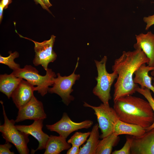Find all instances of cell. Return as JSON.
Returning a JSON list of instances; mask_svg holds the SVG:
<instances>
[{
    "instance_id": "30",
    "label": "cell",
    "mask_w": 154,
    "mask_h": 154,
    "mask_svg": "<svg viewBox=\"0 0 154 154\" xmlns=\"http://www.w3.org/2000/svg\"><path fill=\"white\" fill-rule=\"evenodd\" d=\"M43 3L48 8L52 6V5L50 3L49 0H41Z\"/></svg>"
},
{
    "instance_id": "17",
    "label": "cell",
    "mask_w": 154,
    "mask_h": 154,
    "mask_svg": "<svg viewBox=\"0 0 154 154\" xmlns=\"http://www.w3.org/2000/svg\"><path fill=\"white\" fill-rule=\"evenodd\" d=\"M146 132V128L138 125L127 123L119 120L116 123L114 132L116 135H128L139 136Z\"/></svg>"
},
{
    "instance_id": "14",
    "label": "cell",
    "mask_w": 154,
    "mask_h": 154,
    "mask_svg": "<svg viewBox=\"0 0 154 154\" xmlns=\"http://www.w3.org/2000/svg\"><path fill=\"white\" fill-rule=\"evenodd\" d=\"M137 42L134 45L135 49L140 48L149 59L148 65L154 67V34L151 31L136 35Z\"/></svg>"
},
{
    "instance_id": "22",
    "label": "cell",
    "mask_w": 154,
    "mask_h": 154,
    "mask_svg": "<svg viewBox=\"0 0 154 154\" xmlns=\"http://www.w3.org/2000/svg\"><path fill=\"white\" fill-rule=\"evenodd\" d=\"M91 132L83 133L80 132H76L68 140L67 142L72 145L80 147L86 140L90 136Z\"/></svg>"
},
{
    "instance_id": "20",
    "label": "cell",
    "mask_w": 154,
    "mask_h": 154,
    "mask_svg": "<svg viewBox=\"0 0 154 154\" xmlns=\"http://www.w3.org/2000/svg\"><path fill=\"white\" fill-rule=\"evenodd\" d=\"M99 141L96 154H110L113 148L116 145L119 139L118 135L114 132Z\"/></svg>"
},
{
    "instance_id": "23",
    "label": "cell",
    "mask_w": 154,
    "mask_h": 154,
    "mask_svg": "<svg viewBox=\"0 0 154 154\" xmlns=\"http://www.w3.org/2000/svg\"><path fill=\"white\" fill-rule=\"evenodd\" d=\"M136 92L143 96L147 100L150 104L154 112V98L152 96L150 90L147 88H142L139 86L137 88ZM154 128V121L150 126L146 129V132Z\"/></svg>"
},
{
    "instance_id": "3",
    "label": "cell",
    "mask_w": 154,
    "mask_h": 154,
    "mask_svg": "<svg viewBox=\"0 0 154 154\" xmlns=\"http://www.w3.org/2000/svg\"><path fill=\"white\" fill-rule=\"evenodd\" d=\"M107 59V56H105L100 61L94 60L98 75L95 78L97 84L94 88L92 92L103 103L109 105V101L111 98L110 94L111 87L118 75L116 72L110 73L107 71L106 64Z\"/></svg>"
},
{
    "instance_id": "1",
    "label": "cell",
    "mask_w": 154,
    "mask_h": 154,
    "mask_svg": "<svg viewBox=\"0 0 154 154\" xmlns=\"http://www.w3.org/2000/svg\"><path fill=\"white\" fill-rule=\"evenodd\" d=\"M149 62V59L140 48L133 51H123L115 60L112 69L118 76L114 85V102L121 97L132 95L136 92L139 86L133 82V75L141 65L148 64Z\"/></svg>"
},
{
    "instance_id": "32",
    "label": "cell",
    "mask_w": 154,
    "mask_h": 154,
    "mask_svg": "<svg viewBox=\"0 0 154 154\" xmlns=\"http://www.w3.org/2000/svg\"><path fill=\"white\" fill-rule=\"evenodd\" d=\"M151 76H153V80L154 81L153 82V85L154 86V70H152V71L151 72Z\"/></svg>"
},
{
    "instance_id": "24",
    "label": "cell",
    "mask_w": 154,
    "mask_h": 154,
    "mask_svg": "<svg viewBox=\"0 0 154 154\" xmlns=\"http://www.w3.org/2000/svg\"><path fill=\"white\" fill-rule=\"evenodd\" d=\"M131 142L129 136L126 137V141L123 147L120 149L112 152V154H131Z\"/></svg>"
},
{
    "instance_id": "11",
    "label": "cell",
    "mask_w": 154,
    "mask_h": 154,
    "mask_svg": "<svg viewBox=\"0 0 154 154\" xmlns=\"http://www.w3.org/2000/svg\"><path fill=\"white\" fill-rule=\"evenodd\" d=\"M131 154H154V128L139 136H129Z\"/></svg>"
},
{
    "instance_id": "13",
    "label": "cell",
    "mask_w": 154,
    "mask_h": 154,
    "mask_svg": "<svg viewBox=\"0 0 154 154\" xmlns=\"http://www.w3.org/2000/svg\"><path fill=\"white\" fill-rule=\"evenodd\" d=\"M36 90V87L23 79L11 95L14 103L19 109L27 104L34 95L33 92Z\"/></svg>"
},
{
    "instance_id": "4",
    "label": "cell",
    "mask_w": 154,
    "mask_h": 154,
    "mask_svg": "<svg viewBox=\"0 0 154 154\" xmlns=\"http://www.w3.org/2000/svg\"><path fill=\"white\" fill-rule=\"evenodd\" d=\"M11 73L17 77L26 80L34 86H37L36 91L42 96L47 94L49 86L53 85V79L57 76L52 69L49 68L46 71L45 75L42 76L35 68L27 65L23 68L13 70Z\"/></svg>"
},
{
    "instance_id": "18",
    "label": "cell",
    "mask_w": 154,
    "mask_h": 154,
    "mask_svg": "<svg viewBox=\"0 0 154 154\" xmlns=\"http://www.w3.org/2000/svg\"><path fill=\"white\" fill-rule=\"evenodd\" d=\"M23 79L17 77L12 73L0 75V91L9 98L14 91Z\"/></svg>"
},
{
    "instance_id": "28",
    "label": "cell",
    "mask_w": 154,
    "mask_h": 154,
    "mask_svg": "<svg viewBox=\"0 0 154 154\" xmlns=\"http://www.w3.org/2000/svg\"><path fill=\"white\" fill-rule=\"evenodd\" d=\"M12 0H1L0 4L3 7L4 9H5L8 7L9 5L11 3Z\"/></svg>"
},
{
    "instance_id": "26",
    "label": "cell",
    "mask_w": 154,
    "mask_h": 154,
    "mask_svg": "<svg viewBox=\"0 0 154 154\" xmlns=\"http://www.w3.org/2000/svg\"><path fill=\"white\" fill-rule=\"evenodd\" d=\"M143 20L146 24L145 30H147L154 25V14L144 17Z\"/></svg>"
},
{
    "instance_id": "25",
    "label": "cell",
    "mask_w": 154,
    "mask_h": 154,
    "mask_svg": "<svg viewBox=\"0 0 154 154\" xmlns=\"http://www.w3.org/2000/svg\"><path fill=\"white\" fill-rule=\"evenodd\" d=\"M12 145L9 142H6L4 144L0 145V154H14L13 152L11 151L10 149L12 147Z\"/></svg>"
},
{
    "instance_id": "31",
    "label": "cell",
    "mask_w": 154,
    "mask_h": 154,
    "mask_svg": "<svg viewBox=\"0 0 154 154\" xmlns=\"http://www.w3.org/2000/svg\"><path fill=\"white\" fill-rule=\"evenodd\" d=\"M4 8L1 4H0V22L1 23L3 17V11Z\"/></svg>"
},
{
    "instance_id": "8",
    "label": "cell",
    "mask_w": 154,
    "mask_h": 154,
    "mask_svg": "<svg viewBox=\"0 0 154 154\" xmlns=\"http://www.w3.org/2000/svg\"><path fill=\"white\" fill-rule=\"evenodd\" d=\"M19 35L21 37L33 42L35 44V55L33 60V64L36 66L41 65L46 71L48 68L49 63L54 62L57 58V55L53 49L56 37L52 35L49 40L38 42Z\"/></svg>"
},
{
    "instance_id": "6",
    "label": "cell",
    "mask_w": 154,
    "mask_h": 154,
    "mask_svg": "<svg viewBox=\"0 0 154 154\" xmlns=\"http://www.w3.org/2000/svg\"><path fill=\"white\" fill-rule=\"evenodd\" d=\"M83 106L91 108L94 110L102 133L100 137L101 138L114 132L115 126L119 119L113 108L103 103L98 106H95L84 102Z\"/></svg>"
},
{
    "instance_id": "21",
    "label": "cell",
    "mask_w": 154,
    "mask_h": 154,
    "mask_svg": "<svg viewBox=\"0 0 154 154\" xmlns=\"http://www.w3.org/2000/svg\"><path fill=\"white\" fill-rule=\"evenodd\" d=\"M9 55L7 57H3L0 55V63L7 66L13 70L20 68L19 64L15 63L14 60L15 58L19 57L18 52L15 51L12 53L11 51H9Z\"/></svg>"
},
{
    "instance_id": "12",
    "label": "cell",
    "mask_w": 154,
    "mask_h": 154,
    "mask_svg": "<svg viewBox=\"0 0 154 154\" xmlns=\"http://www.w3.org/2000/svg\"><path fill=\"white\" fill-rule=\"evenodd\" d=\"M43 119L34 120L33 123L29 125H16L15 126L19 131L31 135L37 139L39 142L37 149L32 151V153L36 151L45 149L49 136L43 131Z\"/></svg>"
},
{
    "instance_id": "2",
    "label": "cell",
    "mask_w": 154,
    "mask_h": 154,
    "mask_svg": "<svg viewBox=\"0 0 154 154\" xmlns=\"http://www.w3.org/2000/svg\"><path fill=\"white\" fill-rule=\"evenodd\" d=\"M113 108L119 120L145 128L154 121V112L148 101L132 95L121 97L114 102Z\"/></svg>"
},
{
    "instance_id": "5",
    "label": "cell",
    "mask_w": 154,
    "mask_h": 154,
    "mask_svg": "<svg viewBox=\"0 0 154 154\" xmlns=\"http://www.w3.org/2000/svg\"><path fill=\"white\" fill-rule=\"evenodd\" d=\"M3 110L4 124L0 126V131L6 142L13 144L20 154H28L29 150L27 144L29 141V135L19 130L15 125L16 122L13 119L9 120L6 114L3 102L0 101Z\"/></svg>"
},
{
    "instance_id": "27",
    "label": "cell",
    "mask_w": 154,
    "mask_h": 154,
    "mask_svg": "<svg viewBox=\"0 0 154 154\" xmlns=\"http://www.w3.org/2000/svg\"><path fill=\"white\" fill-rule=\"evenodd\" d=\"M80 148L79 147L75 145H72V147L68 149L67 154H79Z\"/></svg>"
},
{
    "instance_id": "29",
    "label": "cell",
    "mask_w": 154,
    "mask_h": 154,
    "mask_svg": "<svg viewBox=\"0 0 154 154\" xmlns=\"http://www.w3.org/2000/svg\"><path fill=\"white\" fill-rule=\"evenodd\" d=\"M34 1L37 4H39L43 9L46 10L50 12V13H51L48 8L43 3L41 0H34Z\"/></svg>"
},
{
    "instance_id": "7",
    "label": "cell",
    "mask_w": 154,
    "mask_h": 154,
    "mask_svg": "<svg viewBox=\"0 0 154 154\" xmlns=\"http://www.w3.org/2000/svg\"><path fill=\"white\" fill-rule=\"evenodd\" d=\"M79 60L78 58L73 72L70 75L62 76L59 73H57V77L53 79L52 87L48 89V92L59 95L61 98L62 101L66 106H68L74 99V97L70 94L73 91L72 86L76 81L79 80L80 77L79 74L75 73L78 66Z\"/></svg>"
},
{
    "instance_id": "19",
    "label": "cell",
    "mask_w": 154,
    "mask_h": 154,
    "mask_svg": "<svg viewBox=\"0 0 154 154\" xmlns=\"http://www.w3.org/2000/svg\"><path fill=\"white\" fill-rule=\"evenodd\" d=\"M98 123L93 126L86 143L80 148L79 154H96L100 137Z\"/></svg>"
},
{
    "instance_id": "15",
    "label": "cell",
    "mask_w": 154,
    "mask_h": 154,
    "mask_svg": "<svg viewBox=\"0 0 154 154\" xmlns=\"http://www.w3.org/2000/svg\"><path fill=\"white\" fill-rule=\"evenodd\" d=\"M154 70V67L146 66L145 64L141 65L135 71L133 78L134 82L139 84L140 88H147L152 91L154 94V86L152 84L153 77L149 76V71Z\"/></svg>"
},
{
    "instance_id": "10",
    "label": "cell",
    "mask_w": 154,
    "mask_h": 154,
    "mask_svg": "<svg viewBox=\"0 0 154 154\" xmlns=\"http://www.w3.org/2000/svg\"><path fill=\"white\" fill-rule=\"evenodd\" d=\"M46 117L42 103L33 95L27 104L19 109L15 121L18 122L27 119L44 120Z\"/></svg>"
},
{
    "instance_id": "9",
    "label": "cell",
    "mask_w": 154,
    "mask_h": 154,
    "mask_svg": "<svg viewBox=\"0 0 154 154\" xmlns=\"http://www.w3.org/2000/svg\"><path fill=\"white\" fill-rule=\"evenodd\" d=\"M93 123L92 121L86 120L77 123L72 121L66 112H64L61 119L52 125H46L47 129L58 133L59 135L66 139L73 132L82 129H88Z\"/></svg>"
},
{
    "instance_id": "16",
    "label": "cell",
    "mask_w": 154,
    "mask_h": 154,
    "mask_svg": "<svg viewBox=\"0 0 154 154\" xmlns=\"http://www.w3.org/2000/svg\"><path fill=\"white\" fill-rule=\"evenodd\" d=\"M66 139L60 135H50L44 154H58L63 151L68 149L71 146Z\"/></svg>"
}]
</instances>
